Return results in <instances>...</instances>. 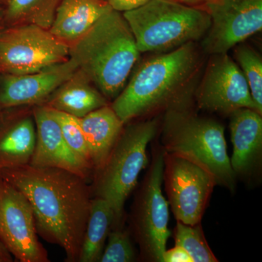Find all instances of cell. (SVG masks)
Segmentation results:
<instances>
[{
  "label": "cell",
  "instance_id": "8fae6325",
  "mask_svg": "<svg viewBox=\"0 0 262 262\" xmlns=\"http://www.w3.org/2000/svg\"><path fill=\"white\" fill-rule=\"evenodd\" d=\"M202 9L211 19L203 48L211 55L227 53L262 29V0H209Z\"/></svg>",
  "mask_w": 262,
  "mask_h": 262
},
{
  "label": "cell",
  "instance_id": "5b68a950",
  "mask_svg": "<svg viewBox=\"0 0 262 262\" xmlns=\"http://www.w3.org/2000/svg\"><path fill=\"white\" fill-rule=\"evenodd\" d=\"M140 53H164L206 35L211 19L206 10L173 0H149L122 13Z\"/></svg>",
  "mask_w": 262,
  "mask_h": 262
},
{
  "label": "cell",
  "instance_id": "d4e9b609",
  "mask_svg": "<svg viewBox=\"0 0 262 262\" xmlns=\"http://www.w3.org/2000/svg\"><path fill=\"white\" fill-rule=\"evenodd\" d=\"M107 238L108 244L103 249L99 261L131 262L135 260V251L128 232L116 227V229H111Z\"/></svg>",
  "mask_w": 262,
  "mask_h": 262
},
{
  "label": "cell",
  "instance_id": "9a60e30c",
  "mask_svg": "<svg viewBox=\"0 0 262 262\" xmlns=\"http://www.w3.org/2000/svg\"><path fill=\"white\" fill-rule=\"evenodd\" d=\"M233 153L231 166L235 176H248L261 160V115L251 108H242L229 115Z\"/></svg>",
  "mask_w": 262,
  "mask_h": 262
},
{
  "label": "cell",
  "instance_id": "ba28073f",
  "mask_svg": "<svg viewBox=\"0 0 262 262\" xmlns=\"http://www.w3.org/2000/svg\"><path fill=\"white\" fill-rule=\"evenodd\" d=\"M69 59V46L49 29L22 24L0 32V75L34 73Z\"/></svg>",
  "mask_w": 262,
  "mask_h": 262
},
{
  "label": "cell",
  "instance_id": "5bb4252c",
  "mask_svg": "<svg viewBox=\"0 0 262 262\" xmlns=\"http://www.w3.org/2000/svg\"><path fill=\"white\" fill-rule=\"evenodd\" d=\"M78 70L73 60L27 75H4L0 83V110L43 104Z\"/></svg>",
  "mask_w": 262,
  "mask_h": 262
},
{
  "label": "cell",
  "instance_id": "1f68e13d",
  "mask_svg": "<svg viewBox=\"0 0 262 262\" xmlns=\"http://www.w3.org/2000/svg\"><path fill=\"white\" fill-rule=\"evenodd\" d=\"M7 0H0V6H5Z\"/></svg>",
  "mask_w": 262,
  "mask_h": 262
},
{
  "label": "cell",
  "instance_id": "484cf974",
  "mask_svg": "<svg viewBox=\"0 0 262 262\" xmlns=\"http://www.w3.org/2000/svg\"><path fill=\"white\" fill-rule=\"evenodd\" d=\"M112 9L124 13L140 8L149 0H106Z\"/></svg>",
  "mask_w": 262,
  "mask_h": 262
},
{
  "label": "cell",
  "instance_id": "44dd1931",
  "mask_svg": "<svg viewBox=\"0 0 262 262\" xmlns=\"http://www.w3.org/2000/svg\"><path fill=\"white\" fill-rule=\"evenodd\" d=\"M62 0H7L3 8L5 24L8 27L32 24L51 28L57 8Z\"/></svg>",
  "mask_w": 262,
  "mask_h": 262
},
{
  "label": "cell",
  "instance_id": "9c48e42d",
  "mask_svg": "<svg viewBox=\"0 0 262 262\" xmlns=\"http://www.w3.org/2000/svg\"><path fill=\"white\" fill-rule=\"evenodd\" d=\"M163 181L176 220L189 225L201 223L217 185L213 175L192 160L164 151Z\"/></svg>",
  "mask_w": 262,
  "mask_h": 262
},
{
  "label": "cell",
  "instance_id": "8992f818",
  "mask_svg": "<svg viewBox=\"0 0 262 262\" xmlns=\"http://www.w3.org/2000/svg\"><path fill=\"white\" fill-rule=\"evenodd\" d=\"M127 124L103 166L93 175L91 187L93 194L113 208L115 227H120L125 202L147 165L146 149L158 130L157 118Z\"/></svg>",
  "mask_w": 262,
  "mask_h": 262
},
{
  "label": "cell",
  "instance_id": "2e32d148",
  "mask_svg": "<svg viewBox=\"0 0 262 262\" xmlns=\"http://www.w3.org/2000/svg\"><path fill=\"white\" fill-rule=\"evenodd\" d=\"M112 10L106 0H62L49 31L70 47Z\"/></svg>",
  "mask_w": 262,
  "mask_h": 262
},
{
  "label": "cell",
  "instance_id": "603a6c76",
  "mask_svg": "<svg viewBox=\"0 0 262 262\" xmlns=\"http://www.w3.org/2000/svg\"><path fill=\"white\" fill-rule=\"evenodd\" d=\"M234 58L247 81L258 113L262 114V59L258 52L246 45L234 49Z\"/></svg>",
  "mask_w": 262,
  "mask_h": 262
},
{
  "label": "cell",
  "instance_id": "ac0fdd59",
  "mask_svg": "<svg viewBox=\"0 0 262 262\" xmlns=\"http://www.w3.org/2000/svg\"><path fill=\"white\" fill-rule=\"evenodd\" d=\"M80 119L95 172L103 166L125 126L110 104Z\"/></svg>",
  "mask_w": 262,
  "mask_h": 262
},
{
  "label": "cell",
  "instance_id": "e0dca14e",
  "mask_svg": "<svg viewBox=\"0 0 262 262\" xmlns=\"http://www.w3.org/2000/svg\"><path fill=\"white\" fill-rule=\"evenodd\" d=\"M36 125L30 115H3L0 125V170L29 163L36 145Z\"/></svg>",
  "mask_w": 262,
  "mask_h": 262
},
{
  "label": "cell",
  "instance_id": "d6986e66",
  "mask_svg": "<svg viewBox=\"0 0 262 262\" xmlns=\"http://www.w3.org/2000/svg\"><path fill=\"white\" fill-rule=\"evenodd\" d=\"M108 104L110 101L79 70L43 103L48 107L78 118Z\"/></svg>",
  "mask_w": 262,
  "mask_h": 262
},
{
  "label": "cell",
  "instance_id": "4dcf8cb0",
  "mask_svg": "<svg viewBox=\"0 0 262 262\" xmlns=\"http://www.w3.org/2000/svg\"><path fill=\"white\" fill-rule=\"evenodd\" d=\"M3 115H4V114L3 113V111L0 110V125H1L2 122H3Z\"/></svg>",
  "mask_w": 262,
  "mask_h": 262
},
{
  "label": "cell",
  "instance_id": "f546056e",
  "mask_svg": "<svg viewBox=\"0 0 262 262\" xmlns=\"http://www.w3.org/2000/svg\"><path fill=\"white\" fill-rule=\"evenodd\" d=\"M3 8L4 7L0 6V32L5 29L4 16H3Z\"/></svg>",
  "mask_w": 262,
  "mask_h": 262
},
{
  "label": "cell",
  "instance_id": "52a82bcc",
  "mask_svg": "<svg viewBox=\"0 0 262 262\" xmlns=\"http://www.w3.org/2000/svg\"><path fill=\"white\" fill-rule=\"evenodd\" d=\"M164 150H155L151 165L134 201L131 226L141 256L147 261L164 262L168 229L169 204L162 192Z\"/></svg>",
  "mask_w": 262,
  "mask_h": 262
},
{
  "label": "cell",
  "instance_id": "7402d4cb",
  "mask_svg": "<svg viewBox=\"0 0 262 262\" xmlns=\"http://www.w3.org/2000/svg\"><path fill=\"white\" fill-rule=\"evenodd\" d=\"M174 239L176 246L184 248L190 255L193 262L219 261L207 243L201 223L189 225L177 221L174 229Z\"/></svg>",
  "mask_w": 262,
  "mask_h": 262
},
{
  "label": "cell",
  "instance_id": "3957f363",
  "mask_svg": "<svg viewBox=\"0 0 262 262\" xmlns=\"http://www.w3.org/2000/svg\"><path fill=\"white\" fill-rule=\"evenodd\" d=\"M69 48L71 59L108 101L125 88L141 54L122 13L114 10Z\"/></svg>",
  "mask_w": 262,
  "mask_h": 262
},
{
  "label": "cell",
  "instance_id": "4fadbf2b",
  "mask_svg": "<svg viewBox=\"0 0 262 262\" xmlns=\"http://www.w3.org/2000/svg\"><path fill=\"white\" fill-rule=\"evenodd\" d=\"M36 145L29 165L38 168L64 169L89 181L94 175L92 166L70 149L61 127L46 105L34 106Z\"/></svg>",
  "mask_w": 262,
  "mask_h": 262
},
{
  "label": "cell",
  "instance_id": "7a4b0ae2",
  "mask_svg": "<svg viewBox=\"0 0 262 262\" xmlns=\"http://www.w3.org/2000/svg\"><path fill=\"white\" fill-rule=\"evenodd\" d=\"M201 62L195 42L151 57L110 106L125 125L158 112L189 108Z\"/></svg>",
  "mask_w": 262,
  "mask_h": 262
},
{
  "label": "cell",
  "instance_id": "cb8c5ba5",
  "mask_svg": "<svg viewBox=\"0 0 262 262\" xmlns=\"http://www.w3.org/2000/svg\"><path fill=\"white\" fill-rule=\"evenodd\" d=\"M48 108L52 115L59 124L62 135L70 149L91 165L89 147L81 127L80 119L69 114Z\"/></svg>",
  "mask_w": 262,
  "mask_h": 262
},
{
  "label": "cell",
  "instance_id": "4316f807",
  "mask_svg": "<svg viewBox=\"0 0 262 262\" xmlns=\"http://www.w3.org/2000/svg\"><path fill=\"white\" fill-rule=\"evenodd\" d=\"M164 262H193L192 257L181 246H176L166 250L163 255Z\"/></svg>",
  "mask_w": 262,
  "mask_h": 262
},
{
  "label": "cell",
  "instance_id": "ffe728a7",
  "mask_svg": "<svg viewBox=\"0 0 262 262\" xmlns=\"http://www.w3.org/2000/svg\"><path fill=\"white\" fill-rule=\"evenodd\" d=\"M114 221L115 214L108 202L98 196L92 198L78 262L99 261Z\"/></svg>",
  "mask_w": 262,
  "mask_h": 262
},
{
  "label": "cell",
  "instance_id": "277c9868",
  "mask_svg": "<svg viewBox=\"0 0 262 262\" xmlns=\"http://www.w3.org/2000/svg\"><path fill=\"white\" fill-rule=\"evenodd\" d=\"M162 142L165 153L192 160L211 173L217 184L235 189L225 127L220 122L198 116L189 108L170 110L164 119Z\"/></svg>",
  "mask_w": 262,
  "mask_h": 262
},
{
  "label": "cell",
  "instance_id": "6da1fadb",
  "mask_svg": "<svg viewBox=\"0 0 262 262\" xmlns=\"http://www.w3.org/2000/svg\"><path fill=\"white\" fill-rule=\"evenodd\" d=\"M32 206L37 234L63 248L66 261L78 262L89 220L92 189L80 176L27 165L0 170Z\"/></svg>",
  "mask_w": 262,
  "mask_h": 262
},
{
  "label": "cell",
  "instance_id": "30bf717a",
  "mask_svg": "<svg viewBox=\"0 0 262 262\" xmlns=\"http://www.w3.org/2000/svg\"><path fill=\"white\" fill-rule=\"evenodd\" d=\"M0 242L19 261H50L48 251L38 239L28 199L1 176Z\"/></svg>",
  "mask_w": 262,
  "mask_h": 262
},
{
  "label": "cell",
  "instance_id": "83f0119b",
  "mask_svg": "<svg viewBox=\"0 0 262 262\" xmlns=\"http://www.w3.org/2000/svg\"><path fill=\"white\" fill-rule=\"evenodd\" d=\"M173 1L187 5V6L202 8L209 0H173Z\"/></svg>",
  "mask_w": 262,
  "mask_h": 262
},
{
  "label": "cell",
  "instance_id": "7c38bea8",
  "mask_svg": "<svg viewBox=\"0 0 262 262\" xmlns=\"http://www.w3.org/2000/svg\"><path fill=\"white\" fill-rule=\"evenodd\" d=\"M194 96L198 108L211 113L229 115L242 108L258 113L244 73L228 53L211 55Z\"/></svg>",
  "mask_w": 262,
  "mask_h": 262
},
{
  "label": "cell",
  "instance_id": "f1b7e54d",
  "mask_svg": "<svg viewBox=\"0 0 262 262\" xmlns=\"http://www.w3.org/2000/svg\"><path fill=\"white\" fill-rule=\"evenodd\" d=\"M13 261V256L5 247L4 245L0 242V262H11Z\"/></svg>",
  "mask_w": 262,
  "mask_h": 262
}]
</instances>
